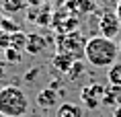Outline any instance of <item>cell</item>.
<instances>
[{
    "mask_svg": "<svg viewBox=\"0 0 121 117\" xmlns=\"http://www.w3.org/2000/svg\"><path fill=\"white\" fill-rule=\"evenodd\" d=\"M119 53V43H115L113 39H107L99 35V37H90L84 45V58L88 60L90 66L95 68H109L115 64Z\"/></svg>",
    "mask_w": 121,
    "mask_h": 117,
    "instance_id": "6da1fadb",
    "label": "cell"
},
{
    "mask_svg": "<svg viewBox=\"0 0 121 117\" xmlns=\"http://www.w3.org/2000/svg\"><path fill=\"white\" fill-rule=\"evenodd\" d=\"M29 111V95L21 86L6 84L0 88V115L2 117H25Z\"/></svg>",
    "mask_w": 121,
    "mask_h": 117,
    "instance_id": "7a4b0ae2",
    "label": "cell"
},
{
    "mask_svg": "<svg viewBox=\"0 0 121 117\" xmlns=\"http://www.w3.org/2000/svg\"><path fill=\"white\" fill-rule=\"evenodd\" d=\"M103 95H105V86L99 82H88L86 86H82L80 91V101H82L84 109L95 111L103 105Z\"/></svg>",
    "mask_w": 121,
    "mask_h": 117,
    "instance_id": "3957f363",
    "label": "cell"
},
{
    "mask_svg": "<svg viewBox=\"0 0 121 117\" xmlns=\"http://www.w3.org/2000/svg\"><path fill=\"white\" fill-rule=\"evenodd\" d=\"M84 45H86V41L82 39L80 33H70V35H60L57 37V52L72 53L76 60L80 53H84Z\"/></svg>",
    "mask_w": 121,
    "mask_h": 117,
    "instance_id": "277c9868",
    "label": "cell"
},
{
    "mask_svg": "<svg viewBox=\"0 0 121 117\" xmlns=\"http://www.w3.org/2000/svg\"><path fill=\"white\" fill-rule=\"evenodd\" d=\"M99 31H101L103 37H107V39L117 37L119 31H121V21H119V17H117V13L105 10L103 17H101V21H99Z\"/></svg>",
    "mask_w": 121,
    "mask_h": 117,
    "instance_id": "5b68a950",
    "label": "cell"
},
{
    "mask_svg": "<svg viewBox=\"0 0 121 117\" xmlns=\"http://www.w3.org/2000/svg\"><path fill=\"white\" fill-rule=\"evenodd\" d=\"M45 47H47V41H45V37L41 33H27V47H25L27 53L39 56Z\"/></svg>",
    "mask_w": 121,
    "mask_h": 117,
    "instance_id": "8992f818",
    "label": "cell"
},
{
    "mask_svg": "<svg viewBox=\"0 0 121 117\" xmlns=\"http://www.w3.org/2000/svg\"><path fill=\"white\" fill-rule=\"evenodd\" d=\"M37 105L39 107H43V109H51V107H56L57 105V91L56 88H41L37 92Z\"/></svg>",
    "mask_w": 121,
    "mask_h": 117,
    "instance_id": "52a82bcc",
    "label": "cell"
},
{
    "mask_svg": "<svg viewBox=\"0 0 121 117\" xmlns=\"http://www.w3.org/2000/svg\"><path fill=\"white\" fill-rule=\"evenodd\" d=\"M76 62V58L72 56V53H66V52H57L53 58H51V64L53 68H57L60 72H68L72 68V64Z\"/></svg>",
    "mask_w": 121,
    "mask_h": 117,
    "instance_id": "ba28073f",
    "label": "cell"
},
{
    "mask_svg": "<svg viewBox=\"0 0 121 117\" xmlns=\"http://www.w3.org/2000/svg\"><path fill=\"white\" fill-rule=\"evenodd\" d=\"M103 105H109V107H121V86H113L109 84L105 88V95H103Z\"/></svg>",
    "mask_w": 121,
    "mask_h": 117,
    "instance_id": "9c48e42d",
    "label": "cell"
},
{
    "mask_svg": "<svg viewBox=\"0 0 121 117\" xmlns=\"http://www.w3.org/2000/svg\"><path fill=\"white\" fill-rule=\"evenodd\" d=\"M56 117H84V109L76 103H62L56 109Z\"/></svg>",
    "mask_w": 121,
    "mask_h": 117,
    "instance_id": "30bf717a",
    "label": "cell"
},
{
    "mask_svg": "<svg viewBox=\"0 0 121 117\" xmlns=\"http://www.w3.org/2000/svg\"><path fill=\"white\" fill-rule=\"evenodd\" d=\"M107 78H109V84L121 86V62H115L113 66H109Z\"/></svg>",
    "mask_w": 121,
    "mask_h": 117,
    "instance_id": "8fae6325",
    "label": "cell"
},
{
    "mask_svg": "<svg viewBox=\"0 0 121 117\" xmlns=\"http://www.w3.org/2000/svg\"><path fill=\"white\" fill-rule=\"evenodd\" d=\"M10 47L25 52V47H27V33H23V31L13 33V35H10Z\"/></svg>",
    "mask_w": 121,
    "mask_h": 117,
    "instance_id": "7c38bea8",
    "label": "cell"
},
{
    "mask_svg": "<svg viewBox=\"0 0 121 117\" xmlns=\"http://www.w3.org/2000/svg\"><path fill=\"white\" fill-rule=\"evenodd\" d=\"M84 70H86L84 62H82V60H76V62L72 64V68L66 72V74H68V80H72V82H74V80H78V78L84 74Z\"/></svg>",
    "mask_w": 121,
    "mask_h": 117,
    "instance_id": "4fadbf2b",
    "label": "cell"
},
{
    "mask_svg": "<svg viewBox=\"0 0 121 117\" xmlns=\"http://www.w3.org/2000/svg\"><path fill=\"white\" fill-rule=\"evenodd\" d=\"M25 8V0H2V10L6 13H19Z\"/></svg>",
    "mask_w": 121,
    "mask_h": 117,
    "instance_id": "5bb4252c",
    "label": "cell"
},
{
    "mask_svg": "<svg viewBox=\"0 0 121 117\" xmlns=\"http://www.w3.org/2000/svg\"><path fill=\"white\" fill-rule=\"evenodd\" d=\"M23 60V52L21 49H14V47H6L4 49V62L8 64H19Z\"/></svg>",
    "mask_w": 121,
    "mask_h": 117,
    "instance_id": "9a60e30c",
    "label": "cell"
},
{
    "mask_svg": "<svg viewBox=\"0 0 121 117\" xmlns=\"http://www.w3.org/2000/svg\"><path fill=\"white\" fill-rule=\"evenodd\" d=\"M0 29L2 31H6V33H17V31H21V27H19V23L17 21H13V19H8V17H2L0 19Z\"/></svg>",
    "mask_w": 121,
    "mask_h": 117,
    "instance_id": "2e32d148",
    "label": "cell"
},
{
    "mask_svg": "<svg viewBox=\"0 0 121 117\" xmlns=\"http://www.w3.org/2000/svg\"><path fill=\"white\" fill-rule=\"evenodd\" d=\"M0 47H2V49L10 47V33L2 31V29H0Z\"/></svg>",
    "mask_w": 121,
    "mask_h": 117,
    "instance_id": "e0dca14e",
    "label": "cell"
},
{
    "mask_svg": "<svg viewBox=\"0 0 121 117\" xmlns=\"http://www.w3.org/2000/svg\"><path fill=\"white\" fill-rule=\"evenodd\" d=\"M37 74H39V68H33V70H29L25 74V80H27V82H33V80L37 78Z\"/></svg>",
    "mask_w": 121,
    "mask_h": 117,
    "instance_id": "ac0fdd59",
    "label": "cell"
},
{
    "mask_svg": "<svg viewBox=\"0 0 121 117\" xmlns=\"http://www.w3.org/2000/svg\"><path fill=\"white\" fill-rule=\"evenodd\" d=\"M115 13H117V17H119V21H121V0L117 2V10H115Z\"/></svg>",
    "mask_w": 121,
    "mask_h": 117,
    "instance_id": "d6986e66",
    "label": "cell"
},
{
    "mask_svg": "<svg viewBox=\"0 0 121 117\" xmlns=\"http://www.w3.org/2000/svg\"><path fill=\"white\" fill-rule=\"evenodd\" d=\"M113 117H121V107H117V109L113 111Z\"/></svg>",
    "mask_w": 121,
    "mask_h": 117,
    "instance_id": "ffe728a7",
    "label": "cell"
},
{
    "mask_svg": "<svg viewBox=\"0 0 121 117\" xmlns=\"http://www.w3.org/2000/svg\"><path fill=\"white\" fill-rule=\"evenodd\" d=\"M2 78H4V66L0 64V80H2Z\"/></svg>",
    "mask_w": 121,
    "mask_h": 117,
    "instance_id": "44dd1931",
    "label": "cell"
},
{
    "mask_svg": "<svg viewBox=\"0 0 121 117\" xmlns=\"http://www.w3.org/2000/svg\"><path fill=\"white\" fill-rule=\"evenodd\" d=\"M0 60H4V49L0 47Z\"/></svg>",
    "mask_w": 121,
    "mask_h": 117,
    "instance_id": "7402d4cb",
    "label": "cell"
},
{
    "mask_svg": "<svg viewBox=\"0 0 121 117\" xmlns=\"http://www.w3.org/2000/svg\"><path fill=\"white\" fill-rule=\"evenodd\" d=\"M0 10H2V0H0Z\"/></svg>",
    "mask_w": 121,
    "mask_h": 117,
    "instance_id": "603a6c76",
    "label": "cell"
},
{
    "mask_svg": "<svg viewBox=\"0 0 121 117\" xmlns=\"http://www.w3.org/2000/svg\"><path fill=\"white\" fill-rule=\"evenodd\" d=\"M119 52H121V41H119Z\"/></svg>",
    "mask_w": 121,
    "mask_h": 117,
    "instance_id": "cb8c5ba5",
    "label": "cell"
},
{
    "mask_svg": "<svg viewBox=\"0 0 121 117\" xmlns=\"http://www.w3.org/2000/svg\"><path fill=\"white\" fill-rule=\"evenodd\" d=\"M0 19H2V17H0Z\"/></svg>",
    "mask_w": 121,
    "mask_h": 117,
    "instance_id": "d4e9b609",
    "label": "cell"
},
{
    "mask_svg": "<svg viewBox=\"0 0 121 117\" xmlns=\"http://www.w3.org/2000/svg\"><path fill=\"white\" fill-rule=\"evenodd\" d=\"M0 117H2V115H0Z\"/></svg>",
    "mask_w": 121,
    "mask_h": 117,
    "instance_id": "484cf974",
    "label": "cell"
}]
</instances>
